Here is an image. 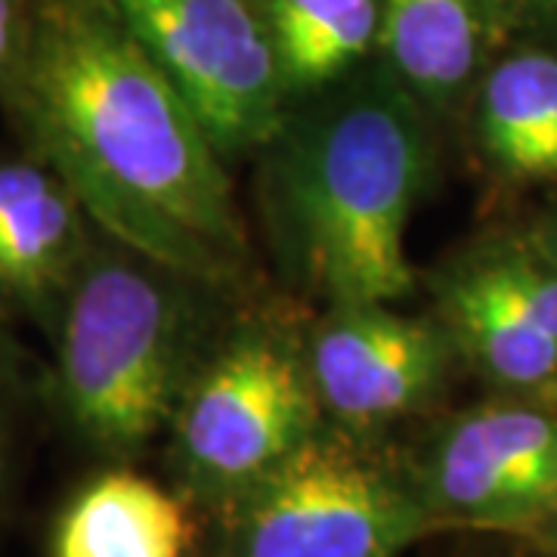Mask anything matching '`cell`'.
Listing matches in <instances>:
<instances>
[{
	"label": "cell",
	"instance_id": "cell-6",
	"mask_svg": "<svg viewBox=\"0 0 557 557\" xmlns=\"http://www.w3.org/2000/svg\"><path fill=\"white\" fill-rule=\"evenodd\" d=\"M220 156L263 152L292 102L258 0H112Z\"/></svg>",
	"mask_w": 557,
	"mask_h": 557
},
{
	"label": "cell",
	"instance_id": "cell-16",
	"mask_svg": "<svg viewBox=\"0 0 557 557\" xmlns=\"http://www.w3.org/2000/svg\"><path fill=\"white\" fill-rule=\"evenodd\" d=\"M32 0H0V84L20 62L22 47L28 38Z\"/></svg>",
	"mask_w": 557,
	"mask_h": 557
},
{
	"label": "cell",
	"instance_id": "cell-7",
	"mask_svg": "<svg viewBox=\"0 0 557 557\" xmlns=\"http://www.w3.org/2000/svg\"><path fill=\"white\" fill-rule=\"evenodd\" d=\"M434 527L533 530L557 518V409L490 403L446 418L412 471Z\"/></svg>",
	"mask_w": 557,
	"mask_h": 557
},
{
	"label": "cell",
	"instance_id": "cell-9",
	"mask_svg": "<svg viewBox=\"0 0 557 557\" xmlns=\"http://www.w3.org/2000/svg\"><path fill=\"white\" fill-rule=\"evenodd\" d=\"M434 317L458 359L536 397L557 379V267L527 239L468 248L434 276Z\"/></svg>",
	"mask_w": 557,
	"mask_h": 557
},
{
	"label": "cell",
	"instance_id": "cell-14",
	"mask_svg": "<svg viewBox=\"0 0 557 557\" xmlns=\"http://www.w3.org/2000/svg\"><path fill=\"white\" fill-rule=\"evenodd\" d=\"M295 106L357 75L381 44V0H258Z\"/></svg>",
	"mask_w": 557,
	"mask_h": 557
},
{
	"label": "cell",
	"instance_id": "cell-18",
	"mask_svg": "<svg viewBox=\"0 0 557 557\" xmlns=\"http://www.w3.org/2000/svg\"><path fill=\"white\" fill-rule=\"evenodd\" d=\"M530 242L557 267V211H552L548 218L539 223L536 230L530 233Z\"/></svg>",
	"mask_w": 557,
	"mask_h": 557
},
{
	"label": "cell",
	"instance_id": "cell-10",
	"mask_svg": "<svg viewBox=\"0 0 557 557\" xmlns=\"http://www.w3.org/2000/svg\"><path fill=\"white\" fill-rule=\"evenodd\" d=\"M72 186L28 149H0V317L50 332L97 242Z\"/></svg>",
	"mask_w": 557,
	"mask_h": 557
},
{
	"label": "cell",
	"instance_id": "cell-8",
	"mask_svg": "<svg viewBox=\"0 0 557 557\" xmlns=\"http://www.w3.org/2000/svg\"><path fill=\"white\" fill-rule=\"evenodd\" d=\"M322 416L354 437L428 409L458 359L437 317H409L387 300L329 304L304 329Z\"/></svg>",
	"mask_w": 557,
	"mask_h": 557
},
{
	"label": "cell",
	"instance_id": "cell-11",
	"mask_svg": "<svg viewBox=\"0 0 557 557\" xmlns=\"http://www.w3.org/2000/svg\"><path fill=\"white\" fill-rule=\"evenodd\" d=\"M511 28V0H381L379 57L431 115H443Z\"/></svg>",
	"mask_w": 557,
	"mask_h": 557
},
{
	"label": "cell",
	"instance_id": "cell-13",
	"mask_svg": "<svg viewBox=\"0 0 557 557\" xmlns=\"http://www.w3.org/2000/svg\"><path fill=\"white\" fill-rule=\"evenodd\" d=\"M478 139L515 180L557 177V53L518 47L480 75Z\"/></svg>",
	"mask_w": 557,
	"mask_h": 557
},
{
	"label": "cell",
	"instance_id": "cell-5",
	"mask_svg": "<svg viewBox=\"0 0 557 557\" xmlns=\"http://www.w3.org/2000/svg\"><path fill=\"white\" fill-rule=\"evenodd\" d=\"M223 508L233 557H397L434 530L412 478L341 428H319Z\"/></svg>",
	"mask_w": 557,
	"mask_h": 557
},
{
	"label": "cell",
	"instance_id": "cell-3",
	"mask_svg": "<svg viewBox=\"0 0 557 557\" xmlns=\"http://www.w3.org/2000/svg\"><path fill=\"white\" fill-rule=\"evenodd\" d=\"M226 298L230 292L97 233L47 332L53 357L38 397L84 449L137 456L171 428L230 322Z\"/></svg>",
	"mask_w": 557,
	"mask_h": 557
},
{
	"label": "cell",
	"instance_id": "cell-2",
	"mask_svg": "<svg viewBox=\"0 0 557 557\" xmlns=\"http://www.w3.org/2000/svg\"><path fill=\"white\" fill-rule=\"evenodd\" d=\"M431 171V112L381 60L292 106L260 174L282 270L325 304L403 300L416 288L406 233Z\"/></svg>",
	"mask_w": 557,
	"mask_h": 557
},
{
	"label": "cell",
	"instance_id": "cell-4",
	"mask_svg": "<svg viewBox=\"0 0 557 557\" xmlns=\"http://www.w3.org/2000/svg\"><path fill=\"white\" fill-rule=\"evenodd\" d=\"M304 329L270 313L230 317L171 418L180 478L223 505L322 428Z\"/></svg>",
	"mask_w": 557,
	"mask_h": 557
},
{
	"label": "cell",
	"instance_id": "cell-15",
	"mask_svg": "<svg viewBox=\"0 0 557 557\" xmlns=\"http://www.w3.org/2000/svg\"><path fill=\"white\" fill-rule=\"evenodd\" d=\"M13 322L0 317V515L10 508L20 474V428L25 406L38 384L25 375V357L16 335L10 332Z\"/></svg>",
	"mask_w": 557,
	"mask_h": 557
},
{
	"label": "cell",
	"instance_id": "cell-19",
	"mask_svg": "<svg viewBox=\"0 0 557 557\" xmlns=\"http://www.w3.org/2000/svg\"><path fill=\"white\" fill-rule=\"evenodd\" d=\"M533 399H536V403H545V406H555V409H557V379L552 381V384H548L545 391H539Z\"/></svg>",
	"mask_w": 557,
	"mask_h": 557
},
{
	"label": "cell",
	"instance_id": "cell-1",
	"mask_svg": "<svg viewBox=\"0 0 557 557\" xmlns=\"http://www.w3.org/2000/svg\"><path fill=\"white\" fill-rule=\"evenodd\" d=\"M0 109L100 233L245 292L255 258L226 159L112 0H32Z\"/></svg>",
	"mask_w": 557,
	"mask_h": 557
},
{
	"label": "cell",
	"instance_id": "cell-17",
	"mask_svg": "<svg viewBox=\"0 0 557 557\" xmlns=\"http://www.w3.org/2000/svg\"><path fill=\"white\" fill-rule=\"evenodd\" d=\"M518 28H533L557 44V0H511Z\"/></svg>",
	"mask_w": 557,
	"mask_h": 557
},
{
	"label": "cell",
	"instance_id": "cell-20",
	"mask_svg": "<svg viewBox=\"0 0 557 557\" xmlns=\"http://www.w3.org/2000/svg\"><path fill=\"white\" fill-rule=\"evenodd\" d=\"M555 520H557V518H555Z\"/></svg>",
	"mask_w": 557,
	"mask_h": 557
},
{
	"label": "cell",
	"instance_id": "cell-12",
	"mask_svg": "<svg viewBox=\"0 0 557 557\" xmlns=\"http://www.w3.org/2000/svg\"><path fill=\"white\" fill-rule=\"evenodd\" d=\"M193 527L177 498L134 471L84 483L53 527V557H186Z\"/></svg>",
	"mask_w": 557,
	"mask_h": 557
}]
</instances>
